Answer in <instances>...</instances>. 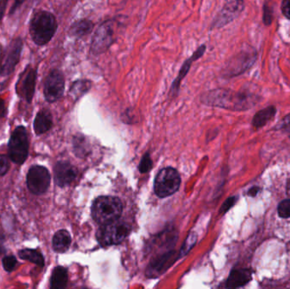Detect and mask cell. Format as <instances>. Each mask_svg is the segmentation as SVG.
I'll list each match as a JSON object with an SVG mask.
<instances>
[{"instance_id":"cell-13","label":"cell","mask_w":290,"mask_h":289,"mask_svg":"<svg viewBox=\"0 0 290 289\" xmlns=\"http://www.w3.org/2000/svg\"><path fill=\"white\" fill-rule=\"evenodd\" d=\"M243 10V2L241 0H236L232 3L227 4L222 9L221 13L219 14L218 17L214 20L213 26L214 27H221L225 26L226 24L232 21V19L238 17V14L241 12Z\"/></svg>"},{"instance_id":"cell-29","label":"cell","mask_w":290,"mask_h":289,"mask_svg":"<svg viewBox=\"0 0 290 289\" xmlns=\"http://www.w3.org/2000/svg\"><path fill=\"white\" fill-rule=\"evenodd\" d=\"M236 199H237L236 197H231V198H228L225 203L222 205L220 213L224 214L226 212H228L234 205L235 203H236Z\"/></svg>"},{"instance_id":"cell-22","label":"cell","mask_w":290,"mask_h":289,"mask_svg":"<svg viewBox=\"0 0 290 289\" xmlns=\"http://www.w3.org/2000/svg\"><path fill=\"white\" fill-rule=\"evenodd\" d=\"M18 255L23 260H27L32 263L36 264L40 267H44V259L42 253L35 250L24 249L18 252Z\"/></svg>"},{"instance_id":"cell-2","label":"cell","mask_w":290,"mask_h":289,"mask_svg":"<svg viewBox=\"0 0 290 289\" xmlns=\"http://www.w3.org/2000/svg\"><path fill=\"white\" fill-rule=\"evenodd\" d=\"M58 24L56 17L48 11H39L33 16L30 24V33L33 42L45 45L54 38Z\"/></svg>"},{"instance_id":"cell-19","label":"cell","mask_w":290,"mask_h":289,"mask_svg":"<svg viewBox=\"0 0 290 289\" xmlns=\"http://www.w3.org/2000/svg\"><path fill=\"white\" fill-rule=\"evenodd\" d=\"M94 27H95V24L92 20L80 19L72 24L69 30V33L72 37L82 38L91 33Z\"/></svg>"},{"instance_id":"cell-9","label":"cell","mask_w":290,"mask_h":289,"mask_svg":"<svg viewBox=\"0 0 290 289\" xmlns=\"http://www.w3.org/2000/svg\"><path fill=\"white\" fill-rule=\"evenodd\" d=\"M65 91V77L59 70H53L46 78L43 94L46 100L54 103L62 97Z\"/></svg>"},{"instance_id":"cell-35","label":"cell","mask_w":290,"mask_h":289,"mask_svg":"<svg viewBox=\"0 0 290 289\" xmlns=\"http://www.w3.org/2000/svg\"><path fill=\"white\" fill-rule=\"evenodd\" d=\"M2 58H3V48H2V45L0 44V74L2 72V67H3Z\"/></svg>"},{"instance_id":"cell-16","label":"cell","mask_w":290,"mask_h":289,"mask_svg":"<svg viewBox=\"0 0 290 289\" xmlns=\"http://www.w3.org/2000/svg\"><path fill=\"white\" fill-rule=\"evenodd\" d=\"M53 126L52 116L47 110H42L37 114L33 122L34 131L37 135L45 134Z\"/></svg>"},{"instance_id":"cell-37","label":"cell","mask_w":290,"mask_h":289,"mask_svg":"<svg viewBox=\"0 0 290 289\" xmlns=\"http://www.w3.org/2000/svg\"><path fill=\"white\" fill-rule=\"evenodd\" d=\"M287 193L289 196L290 197V179L289 180V182H288L287 184Z\"/></svg>"},{"instance_id":"cell-25","label":"cell","mask_w":290,"mask_h":289,"mask_svg":"<svg viewBox=\"0 0 290 289\" xmlns=\"http://www.w3.org/2000/svg\"><path fill=\"white\" fill-rule=\"evenodd\" d=\"M2 264H3V267L4 270L8 271V272H11L15 270V268L17 266V260L16 257L13 255H10V256H5L2 260Z\"/></svg>"},{"instance_id":"cell-17","label":"cell","mask_w":290,"mask_h":289,"mask_svg":"<svg viewBox=\"0 0 290 289\" xmlns=\"http://www.w3.org/2000/svg\"><path fill=\"white\" fill-rule=\"evenodd\" d=\"M72 244V237L66 230H59L53 237V249L57 253H64L68 250Z\"/></svg>"},{"instance_id":"cell-23","label":"cell","mask_w":290,"mask_h":289,"mask_svg":"<svg viewBox=\"0 0 290 289\" xmlns=\"http://www.w3.org/2000/svg\"><path fill=\"white\" fill-rule=\"evenodd\" d=\"M91 87L92 81L88 80H78L72 84L70 94L72 97H75L76 99H78L82 95L87 94L90 90Z\"/></svg>"},{"instance_id":"cell-30","label":"cell","mask_w":290,"mask_h":289,"mask_svg":"<svg viewBox=\"0 0 290 289\" xmlns=\"http://www.w3.org/2000/svg\"><path fill=\"white\" fill-rule=\"evenodd\" d=\"M263 20L266 25H270L272 20V12L271 7L268 6L267 4L264 6V16H263Z\"/></svg>"},{"instance_id":"cell-8","label":"cell","mask_w":290,"mask_h":289,"mask_svg":"<svg viewBox=\"0 0 290 289\" xmlns=\"http://www.w3.org/2000/svg\"><path fill=\"white\" fill-rule=\"evenodd\" d=\"M51 181L49 172L44 166H34L30 168L26 175V183L30 192L40 195L49 189Z\"/></svg>"},{"instance_id":"cell-27","label":"cell","mask_w":290,"mask_h":289,"mask_svg":"<svg viewBox=\"0 0 290 289\" xmlns=\"http://www.w3.org/2000/svg\"><path fill=\"white\" fill-rule=\"evenodd\" d=\"M151 168H152V160H151L150 154L148 153L145 154L144 157L141 159L138 169L140 171L141 173H147L150 172Z\"/></svg>"},{"instance_id":"cell-32","label":"cell","mask_w":290,"mask_h":289,"mask_svg":"<svg viewBox=\"0 0 290 289\" xmlns=\"http://www.w3.org/2000/svg\"><path fill=\"white\" fill-rule=\"evenodd\" d=\"M281 127L283 128V130L285 131L288 134H290V115L286 118H284Z\"/></svg>"},{"instance_id":"cell-33","label":"cell","mask_w":290,"mask_h":289,"mask_svg":"<svg viewBox=\"0 0 290 289\" xmlns=\"http://www.w3.org/2000/svg\"><path fill=\"white\" fill-rule=\"evenodd\" d=\"M25 2V0H15V2H14V4L12 5V8H11V10H10V14H12L16 11V10L19 8V7L23 3Z\"/></svg>"},{"instance_id":"cell-31","label":"cell","mask_w":290,"mask_h":289,"mask_svg":"<svg viewBox=\"0 0 290 289\" xmlns=\"http://www.w3.org/2000/svg\"><path fill=\"white\" fill-rule=\"evenodd\" d=\"M282 11L284 17L290 19V0H283L282 3Z\"/></svg>"},{"instance_id":"cell-5","label":"cell","mask_w":290,"mask_h":289,"mask_svg":"<svg viewBox=\"0 0 290 289\" xmlns=\"http://www.w3.org/2000/svg\"><path fill=\"white\" fill-rule=\"evenodd\" d=\"M8 147L10 160L17 165H22L28 156L29 150V142L25 127L20 126L15 129L10 136Z\"/></svg>"},{"instance_id":"cell-11","label":"cell","mask_w":290,"mask_h":289,"mask_svg":"<svg viewBox=\"0 0 290 289\" xmlns=\"http://www.w3.org/2000/svg\"><path fill=\"white\" fill-rule=\"evenodd\" d=\"M23 42L20 38L12 41L9 51L7 53L5 61L3 64L1 75L8 76L11 74L20 61V55L22 51Z\"/></svg>"},{"instance_id":"cell-20","label":"cell","mask_w":290,"mask_h":289,"mask_svg":"<svg viewBox=\"0 0 290 289\" xmlns=\"http://www.w3.org/2000/svg\"><path fill=\"white\" fill-rule=\"evenodd\" d=\"M68 282V273L65 267H57L53 270L50 279V288L52 289H65Z\"/></svg>"},{"instance_id":"cell-26","label":"cell","mask_w":290,"mask_h":289,"mask_svg":"<svg viewBox=\"0 0 290 289\" xmlns=\"http://www.w3.org/2000/svg\"><path fill=\"white\" fill-rule=\"evenodd\" d=\"M277 212L279 216L282 218H290V199H285L284 201L281 202L278 208H277Z\"/></svg>"},{"instance_id":"cell-24","label":"cell","mask_w":290,"mask_h":289,"mask_svg":"<svg viewBox=\"0 0 290 289\" xmlns=\"http://www.w3.org/2000/svg\"><path fill=\"white\" fill-rule=\"evenodd\" d=\"M196 241H197V236H196L195 234H190L189 237H188V238H187V240L185 241V243L183 244V247H182L181 252H180V255L181 256L185 255L194 246Z\"/></svg>"},{"instance_id":"cell-14","label":"cell","mask_w":290,"mask_h":289,"mask_svg":"<svg viewBox=\"0 0 290 289\" xmlns=\"http://www.w3.org/2000/svg\"><path fill=\"white\" fill-rule=\"evenodd\" d=\"M176 260L175 252H170L157 258L156 260L150 264V267L148 269V275L151 276L152 275H155V276L160 275L161 273L167 270Z\"/></svg>"},{"instance_id":"cell-18","label":"cell","mask_w":290,"mask_h":289,"mask_svg":"<svg viewBox=\"0 0 290 289\" xmlns=\"http://www.w3.org/2000/svg\"><path fill=\"white\" fill-rule=\"evenodd\" d=\"M37 71L34 69H31L29 72L26 73L25 80L23 81L22 93L26 100L28 103H31L33 100L34 93H35V87H36Z\"/></svg>"},{"instance_id":"cell-21","label":"cell","mask_w":290,"mask_h":289,"mask_svg":"<svg viewBox=\"0 0 290 289\" xmlns=\"http://www.w3.org/2000/svg\"><path fill=\"white\" fill-rule=\"evenodd\" d=\"M275 114H276V109L273 106H269L262 111H259L253 119L254 127L256 128L264 127L269 120L273 118Z\"/></svg>"},{"instance_id":"cell-15","label":"cell","mask_w":290,"mask_h":289,"mask_svg":"<svg viewBox=\"0 0 290 289\" xmlns=\"http://www.w3.org/2000/svg\"><path fill=\"white\" fill-rule=\"evenodd\" d=\"M252 278V271L250 269H235L228 276L226 287L228 289H237L245 286Z\"/></svg>"},{"instance_id":"cell-28","label":"cell","mask_w":290,"mask_h":289,"mask_svg":"<svg viewBox=\"0 0 290 289\" xmlns=\"http://www.w3.org/2000/svg\"><path fill=\"white\" fill-rule=\"evenodd\" d=\"M10 169V162L6 156L0 154V175H4Z\"/></svg>"},{"instance_id":"cell-3","label":"cell","mask_w":290,"mask_h":289,"mask_svg":"<svg viewBox=\"0 0 290 289\" xmlns=\"http://www.w3.org/2000/svg\"><path fill=\"white\" fill-rule=\"evenodd\" d=\"M122 213V204L118 198L101 196L95 199L92 206V215L100 225L117 220Z\"/></svg>"},{"instance_id":"cell-34","label":"cell","mask_w":290,"mask_h":289,"mask_svg":"<svg viewBox=\"0 0 290 289\" xmlns=\"http://www.w3.org/2000/svg\"><path fill=\"white\" fill-rule=\"evenodd\" d=\"M259 191H260V188H258V187H253L252 189H251L250 190H249V196H251V197H254V196H256V195H257Z\"/></svg>"},{"instance_id":"cell-7","label":"cell","mask_w":290,"mask_h":289,"mask_svg":"<svg viewBox=\"0 0 290 289\" xmlns=\"http://www.w3.org/2000/svg\"><path fill=\"white\" fill-rule=\"evenodd\" d=\"M116 22L107 20L102 23L96 30L92 39L90 51L95 56H99L106 52L116 40Z\"/></svg>"},{"instance_id":"cell-6","label":"cell","mask_w":290,"mask_h":289,"mask_svg":"<svg viewBox=\"0 0 290 289\" xmlns=\"http://www.w3.org/2000/svg\"><path fill=\"white\" fill-rule=\"evenodd\" d=\"M181 176L177 171L172 167L161 170L155 180V193L160 198H166L173 195L179 189Z\"/></svg>"},{"instance_id":"cell-36","label":"cell","mask_w":290,"mask_h":289,"mask_svg":"<svg viewBox=\"0 0 290 289\" xmlns=\"http://www.w3.org/2000/svg\"><path fill=\"white\" fill-rule=\"evenodd\" d=\"M4 9H5V3H3V6L1 7V9H0V21H1V19L3 18Z\"/></svg>"},{"instance_id":"cell-10","label":"cell","mask_w":290,"mask_h":289,"mask_svg":"<svg viewBox=\"0 0 290 289\" xmlns=\"http://www.w3.org/2000/svg\"><path fill=\"white\" fill-rule=\"evenodd\" d=\"M206 46L205 44H202L201 46H199L198 49H196L194 53L193 54L192 56H190L187 60L184 61L183 65H182V67L180 69L179 73L176 77V79L173 81V85H172V88H171V91H170V95L172 97H175L179 91L180 86L182 83L184 77L188 75L190 68H191V65H192L193 62L196 61L197 59L201 58L204 54L206 52Z\"/></svg>"},{"instance_id":"cell-38","label":"cell","mask_w":290,"mask_h":289,"mask_svg":"<svg viewBox=\"0 0 290 289\" xmlns=\"http://www.w3.org/2000/svg\"><path fill=\"white\" fill-rule=\"evenodd\" d=\"M5 253V250L3 247H0V253Z\"/></svg>"},{"instance_id":"cell-12","label":"cell","mask_w":290,"mask_h":289,"mask_svg":"<svg viewBox=\"0 0 290 289\" xmlns=\"http://www.w3.org/2000/svg\"><path fill=\"white\" fill-rule=\"evenodd\" d=\"M56 185L60 188L68 186L75 180L77 170L68 162H58L54 168Z\"/></svg>"},{"instance_id":"cell-4","label":"cell","mask_w":290,"mask_h":289,"mask_svg":"<svg viewBox=\"0 0 290 289\" xmlns=\"http://www.w3.org/2000/svg\"><path fill=\"white\" fill-rule=\"evenodd\" d=\"M130 231V225L119 218L108 224L102 225L97 232V238L102 246L107 247L121 243Z\"/></svg>"},{"instance_id":"cell-1","label":"cell","mask_w":290,"mask_h":289,"mask_svg":"<svg viewBox=\"0 0 290 289\" xmlns=\"http://www.w3.org/2000/svg\"><path fill=\"white\" fill-rule=\"evenodd\" d=\"M252 99L251 95L245 94H236L227 90H214L208 92L203 96L202 101L205 104L217 107L233 109L241 111L251 107Z\"/></svg>"}]
</instances>
